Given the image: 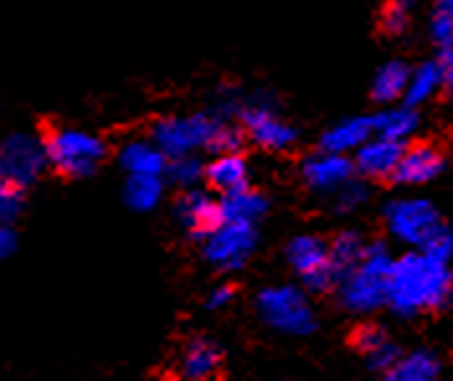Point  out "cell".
<instances>
[{"label":"cell","instance_id":"1","mask_svg":"<svg viewBox=\"0 0 453 381\" xmlns=\"http://www.w3.org/2000/svg\"><path fill=\"white\" fill-rule=\"evenodd\" d=\"M453 299V276L446 261L423 250L407 253L392 263L387 284V304L396 315H420L443 309Z\"/></svg>","mask_w":453,"mask_h":381},{"label":"cell","instance_id":"2","mask_svg":"<svg viewBox=\"0 0 453 381\" xmlns=\"http://www.w3.org/2000/svg\"><path fill=\"white\" fill-rule=\"evenodd\" d=\"M392 255L381 242L366 245V253L350 271L340 276V301L345 309L366 315L387 304V284L392 271Z\"/></svg>","mask_w":453,"mask_h":381},{"label":"cell","instance_id":"3","mask_svg":"<svg viewBox=\"0 0 453 381\" xmlns=\"http://www.w3.org/2000/svg\"><path fill=\"white\" fill-rule=\"evenodd\" d=\"M50 168L65 178L93 176L106 160V142L83 126H52L44 134Z\"/></svg>","mask_w":453,"mask_h":381},{"label":"cell","instance_id":"4","mask_svg":"<svg viewBox=\"0 0 453 381\" xmlns=\"http://www.w3.org/2000/svg\"><path fill=\"white\" fill-rule=\"evenodd\" d=\"M50 168L44 137L34 132H11L0 140V183L27 191Z\"/></svg>","mask_w":453,"mask_h":381},{"label":"cell","instance_id":"5","mask_svg":"<svg viewBox=\"0 0 453 381\" xmlns=\"http://www.w3.org/2000/svg\"><path fill=\"white\" fill-rule=\"evenodd\" d=\"M255 307L260 320L283 335L302 338L317 327L310 299L296 286H268L257 293Z\"/></svg>","mask_w":453,"mask_h":381},{"label":"cell","instance_id":"6","mask_svg":"<svg viewBox=\"0 0 453 381\" xmlns=\"http://www.w3.org/2000/svg\"><path fill=\"white\" fill-rule=\"evenodd\" d=\"M219 117L211 114H183L163 117L152 124V142L168 157L196 155L198 149H209Z\"/></svg>","mask_w":453,"mask_h":381},{"label":"cell","instance_id":"7","mask_svg":"<svg viewBox=\"0 0 453 381\" xmlns=\"http://www.w3.org/2000/svg\"><path fill=\"white\" fill-rule=\"evenodd\" d=\"M286 258L294 268V273L302 278V284L310 292H327L338 284L340 273L333 258H330V245L317 235L294 237L286 248Z\"/></svg>","mask_w":453,"mask_h":381},{"label":"cell","instance_id":"8","mask_svg":"<svg viewBox=\"0 0 453 381\" xmlns=\"http://www.w3.org/2000/svg\"><path fill=\"white\" fill-rule=\"evenodd\" d=\"M255 225L250 222H226L222 219L209 235L203 237V258L219 271H237L253 255Z\"/></svg>","mask_w":453,"mask_h":381},{"label":"cell","instance_id":"9","mask_svg":"<svg viewBox=\"0 0 453 381\" xmlns=\"http://www.w3.org/2000/svg\"><path fill=\"white\" fill-rule=\"evenodd\" d=\"M387 227L389 232L415 248H423L430 237L435 235L443 222L435 211V206L425 199H399L387 206Z\"/></svg>","mask_w":453,"mask_h":381},{"label":"cell","instance_id":"10","mask_svg":"<svg viewBox=\"0 0 453 381\" xmlns=\"http://www.w3.org/2000/svg\"><path fill=\"white\" fill-rule=\"evenodd\" d=\"M237 117H240V124H242V132L263 149L283 152V149L294 147V142H296V129L276 109H271L265 103L240 106Z\"/></svg>","mask_w":453,"mask_h":381},{"label":"cell","instance_id":"11","mask_svg":"<svg viewBox=\"0 0 453 381\" xmlns=\"http://www.w3.org/2000/svg\"><path fill=\"white\" fill-rule=\"evenodd\" d=\"M353 171L356 165L348 160V155L330 149H319L302 163V178L317 194H335L353 178Z\"/></svg>","mask_w":453,"mask_h":381},{"label":"cell","instance_id":"12","mask_svg":"<svg viewBox=\"0 0 453 381\" xmlns=\"http://www.w3.org/2000/svg\"><path fill=\"white\" fill-rule=\"evenodd\" d=\"M175 217H178L180 227H183L188 235L203 240V237L209 235V232L222 222L219 199L209 196L206 191L188 188V191L175 202Z\"/></svg>","mask_w":453,"mask_h":381},{"label":"cell","instance_id":"13","mask_svg":"<svg viewBox=\"0 0 453 381\" xmlns=\"http://www.w3.org/2000/svg\"><path fill=\"white\" fill-rule=\"evenodd\" d=\"M178 379L180 381H214L222 371V351L217 343L196 338L191 340L175 363Z\"/></svg>","mask_w":453,"mask_h":381},{"label":"cell","instance_id":"14","mask_svg":"<svg viewBox=\"0 0 453 381\" xmlns=\"http://www.w3.org/2000/svg\"><path fill=\"white\" fill-rule=\"evenodd\" d=\"M441 171H443L441 149L435 145H427V142H418V145L402 149L395 180L404 183V186H420V183H427L435 176H441Z\"/></svg>","mask_w":453,"mask_h":381},{"label":"cell","instance_id":"15","mask_svg":"<svg viewBox=\"0 0 453 381\" xmlns=\"http://www.w3.org/2000/svg\"><path fill=\"white\" fill-rule=\"evenodd\" d=\"M404 142H395L387 137H368L364 145L356 149V171L366 178H395Z\"/></svg>","mask_w":453,"mask_h":381},{"label":"cell","instance_id":"16","mask_svg":"<svg viewBox=\"0 0 453 381\" xmlns=\"http://www.w3.org/2000/svg\"><path fill=\"white\" fill-rule=\"evenodd\" d=\"M350 346L361 353V355H366L368 366L376 369V371H381V374H387L396 361L402 358L399 348L389 340V335L384 332V327H379V324H358L353 330V335H350Z\"/></svg>","mask_w":453,"mask_h":381},{"label":"cell","instance_id":"17","mask_svg":"<svg viewBox=\"0 0 453 381\" xmlns=\"http://www.w3.org/2000/svg\"><path fill=\"white\" fill-rule=\"evenodd\" d=\"M119 165L127 176H163L168 155L150 140H129L119 149Z\"/></svg>","mask_w":453,"mask_h":381},{"label":"cell","instance_id":"18","mask_svg":"<svg viewBox=\"0 0 453 381\" xmlns=\"http://www.w3.org/2000/svg\"><path fill=\"white\" fill-rule=\"evenodd\" d=\"M203 176H206L209 186H211L214 191L229 194V191H234V188L248 186L250 168H248V160H245L240 152H222V155H217V157L206 165Z\"/></svg>","mask_w":453,"mask_h":381},{"label":"cell","instance_id":"19","mask_svg":"<svg viewBox=\"0 0 453 381\" xmlns=\"http://www.w3.org/2000/svg\"><path fill=\"white\" fill-rule=\"evenodd\" d=\"M371 134H373V129H371V117L342 118V121H338L335 126H330V129L322 134L319 145H322V149L348 155V152H356L358 147L366 142Z\"/></svg>","mask_w":453,"mask_h":381},{"label":"cell","instance_id":"20","mask_svg":"<svg viewBox=\"0 0 453 381\" xmlns=\"http://www.w3.org/2000/svg\"><path fill=\"white\" fill-rule=\"evenodd\" d=\"M219 209H222V219H226V222H250V225H255L265 214L268 202L255 188L242 186V188H234L229 194H222Z\"/></svg>","mask_w":453,"mask_h":381},{"label":"cell","instance_id":"21","mask_svg":"<svg viewBox=\"0 0 453 381\" xmlns=\"http://www.w3.org/2000/svg\"><path fill=\"white\" fill-rule=\"evenodd\" d=\"M446 72H443V62H423L418 70L410 72V83L404 90V106H423L425 101H430L438 90L443 88Z\"/></svg>","mask_w":453,"mask_h":381},{"label":"cell","instance_id":"22","mask_svg":"<svg viewBox=\"0 0 453 381\" xmlns=\"http://www.w3.org/2000/svg\"><path fill=\"white\" fill-rule=\"evenodd\" d=\"M371 129L376 137H387L395 142H404L418 129V114L412 106H396L387 109L376 117H371Z\"/></svg>","mask_w":453,"mask_h":381},{"label":"cell","instance_id":"23","mask_svg":"<svg viewBox=\"0 0 453 381\" xmlns=\"http://www.w3.org/2000/svg\"><path fill=\"white\" fill-rule=\"evenodd\" d=\"M410 67L404 62H387L376 75H373V83H371V95L379 101V103H392L404 98V90L410 83Z\"/></svg>","mask_w":453,"mask_h":381},{"label":"cell","instance_id":"24","mask_svg":"<svg viewBox=\"0 0 453 381\" xmlns=\"http://www.w3.org/2000/svg\"><path fill=\"white\" fill-rule=\"evenodd\" d=\"M163 199V176H129L124 183V202L134 211H150Z\"/></svg>","mask_w":453,"mask_h":381},{"label":"cell","instance_id":"25","mask_svg":"<svg viewBox=\"0 0 453 381\" xmlns=\"http://www.w3.org/2000/svg\"><path fill=\"white\" fill-rule=\"evenodd\" d=\"M387 381H438V363L430 353L402 355L384 374Z\"/></svg>","mask_w":453,"mask_h":381},{"label":"cell","instance_id":"26","mask_svg":"<svg viewBox=\"0 0 453 381\" xmlns=\"http://www.w3.org/2000/svg\"><path fill=\"white\" fill-rule=\"evenodd\" d=\"M364 253H366V242H364V237L358 235V232H340L330 242V258H333L340 276L358 263L364 258Z\"/></svg>","mask_w":453,"mask_h":381},{"label":"cell","instance_id":"27","mask_svg":"<svg viewBox=\"0 0 453 381\" xmlns=\"http://www.w3.org/2000/svg\"><path fill=\"white\" fill-rule=\"evenodd\" d=\"M168 176L173 183H178V186H194L196 180L203 178V165H201V160H198L196 155H180V157H170L168 163Z\"/></svg>","mask_w":453,"mask_h":381},{"label":"cell","instance_id":"28","mask_svg":"<svg viewBox=\"0 0 453 381\" xmlns=\"http://www.w3.org/2000/svg\"><path fill=\"white\" fill-rule=\"evenodd\" d=\"M381 29L387 31V34H402V31L407 29V24H410V11H407V3L402 0V3H387V8L381 11Z\"/></svg>","mask_w":453,"mask_h":381},{"label":"cell","instance_id":"29","mask_svg":"<svg viewBox=\"0 0 453 381\" xmlns=\"http://www.w3.org/2000/svg\"><path fill=\"white\" fill-rule=\"evenodd\" d=\"M366 186L364 183H356L353 178L335 191V204H338L340 211H353L358 206L366 202Z\"/></svg>","mask_w":453,"mask_h":381},{"label":"cell","instance_id":"30","mask_svg":"<svg viewBox=\"0 0 453 381\" xmlns=\"http://www.w3.org/2000/svg\"><path fill=\"white\" fill-rule=\"evenodd\" d=\"M24 209V191L0 183V222H13Z\"/></svg>","mask_w":453,"mask_h":381},{"label":"cell","instance_id":"31","mask_svg":"<svg viewBox=\"0 0 453 381\" xmlns=\"http://www.w3.org/2000/svg\"><path fill=\"white\" fill-rule=\"evenodd\" d=\"M430 36L435 42V47L441 52H451L453 50V19L446 16H438L433 13V21H430Z\"/></svg>","mask_w":453,"mask_h":381},{"label":"cell","instance_id":"32","mask_svg":"<svg viewBox=\"0 0 453 381\" xmlns=\"http://www.w3.org/2000/svg\"><path fill=\"white\" fill-rule=\"evenodd\" d=\"M420 250L427 253V255H433V258H438V261H449L453 253V235L446 230V227H441L435 235L425 242Z\"/></svg>","mask_w":453,"mask_h":381},{"label":"cell","instance_id":"33","mask_svg":"<svg viewBox=\"0 0 453 381\" xmlns=\"http://www.w3.org/2000/svg\"><path fill=\"white\" fill-rule=\"evenodd\" d=\"M19 248V235L11 222H0V263L8 261Z\"/></svg>","mask_w":453,"mask_h":381},{"label":"cell","instance_id":"34","mask_svg":"<svg viewBox=\"0 0 453 381\" xmlns=\"http://www.w3.org/2000/svg\"><path fill=\"white\" fill-rule=\"evenodd\" d=\"M232 299H234V286L219 284V286H214L209 292V296H206V307L209 309H225L226 304H232Z\"/></svg>","mask_w":453,"mask_h":381},{"label":"cell","instance_id":"35","mask_svg":"<svg viewBox=\"0 0 453 381\" xmlns=\"http://www.w3.org/2000/svg\"><path fill=\"white\" fill-rule=\"evenodd\" d=\"M443 72H446V80H443V86H446V90L453 95V50L451 52H443Z\"/></svg>","mask_w":453,"mask_h":381},{"label":"cell","instance_id":"36","mask_svg":"<svg viewBox=\"0 0 453 381\" xmlns=\"http://www.w3.org/2000/svg\"><path fill=\"white\" fill-rule=\"evenodd\" d=\"M438 16H446V19H453V0H435V11Z\"/></svg>","mask_w":453,"mask_h":381},{"label":"cell","instance_id":"37","mask_svg":"<svg viewBox=\"0 0 453 381\" xmlns=\"http://www.w3.org/2000/svg\"><path fill=\"white\" fill-rule=\"evenodd\" d=\"M404 3H418V0H404Z\"/></svg>","mask_w":453,"mask_h":381}]
</instances>
